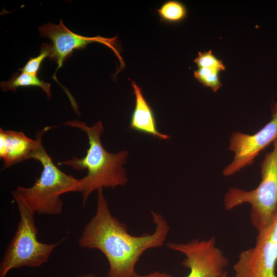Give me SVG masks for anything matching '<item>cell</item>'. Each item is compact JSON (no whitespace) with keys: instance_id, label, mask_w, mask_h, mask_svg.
<instances>
[{"instance_id":"cell-11","label":"cell","mask_w":277,"mask_h":277,"mask_svg":"<svg viewBox=\"0 0 277 277\" xmlns=\"http://www.w3.org/2000/svg\"><path fill=\"white\" fill-rule=\"evenodd\" d=\"M131 85L135 96V106L130 117V129L161 140H169L170 137L168 135L159 131L154 112L145 99L142 89L133 81Z\"/></svg>"},{"instance_id":"cell-14","label":"cell","mask_w":277,"mask_h":277,"mask_svg":"<svg viewBox=\"0 0 277 277\" xmlns=\"http://www.w3.org/2000/svg\"><path fill=\"white\" fill-rule=\"evenodd\" d=\"M52 53V44L43 43L41 47L39 55L34 57H30L26 64L18 69L21 72L37 75L41 66L44 60L50 58Z\"/></svg>"},{"instance_id":"cell-15","label":"cell","mask_w":277,"mask_h":277,"mask_svg":"<svg viewBox=\"0 0 277 277\" xmlns=\"http://www.w3.org/2000/svg\"><path fill=\"white\" fill-rule=\"evenodd\" d=\"M220 71L212 68H198L194 71L195 78L204 86L210 88L214 92L222 86L220 81Z\"/></svg>"},{"instance_id":"cell-19","label":"cell","mask_w":277,"mask_h":277,"mask_svg":"<svg viewBox=\"0 0 277 277\" xmlns=\"http://www.w3.org/2000/svg\"><path fill=\"white\" fill-rule=\"evenodd\" d=\"M221 277H227V274L226 272H225L223 275Z\"/></svg>"},{"instance_id":"cell-4","label":"cell","mask_w":277,"mask_h":277,"mask_svg":"<svg viewBox=\"0 0 277 277\" xmlns=\"http://www.w3.org/2000/svg\"><path fill=\"white\" fill-rule=\"evenodd\" d=\"M261 181L250 191L230 188L225 195L227 210L244 203L251 205L250 217L258 232L264 230L277 214V139L273 149L266 153L261 162Z\"/></svg>"},{"instance_id":"cell-12","label":"cell","mask_w":277,"mask_h":277,"mask_svg":"<svg viewBox=\"0 0 277 277\" xmlns=\"http://www.w3.org/2000/svg\"><path fill=\"white\" fill-rule=\"evenodd\" d=\"M0 86L3 92L8 90L15 92L17 88L22 87H38L45 92L48 99L51 98L50 84L37 75L27 73L15 72L9 80L1 82Z\"/></svg>"},{"instance_id":"cell-6","label":"cell","mask_w":277,"mask_h":277,"mask_svg":"<svg viewBox=\"0 0 277 277\" xmlns=\"http://www.w3.org/2000/svg\"><path fill=\"white\" fill-rule=\"evenodd\" d=\"M277 214L259 232L254 247L242 251L233 269L235 277H276Z\"/></svg>"},{"instance_id":"cell-5","label":"cell","mask_w":277,"mask_h":277,"mask_svg":"<svg viewBox=\"0 0 277 277\" xmlns=\"http://www.w3.org/2000/svg\"><path fill=\"white\" fill-rule=\"evenodd\" d=\"M20 220L16 230L8 245L0 263V277H6L13 269L38 267L47 262L54 249L63 240L44 243L37 240L34 212L16 202Z\"/></svg>"},{"instance_id":"cell-3","label":"cell","mask_w":277,"mask_h":277,"mask_svg":"<svg viewBox=\"0 0 277 277\" xmlns=\"http://www.w3.org/2000/svg\"><path fill=\"white\" fill-rule=\"evenodd\" d=\"M52 128L46 127L38 130L37 146L30 159L41 163L43 169L39 177L30 187L18 186L12 191L15 202L23 204L38 214L56 215L61 213L63 202L61 195L70 192H80L79 179L60 169L53 163L42 143L44 133Z\"/></svg>"},{"instance_id":"cell-10","label":"cell","mask_w":277,"mask_h":277,"mask_svg":"<svg viewBox=\"0 0 277 277\" xmlns=\"http://www.w3.org/2000/svg\"><path fill=\"white\" fill-rule=\"evenodd\" d=\"M38 143L28 136L23 131L6 130L0 128V158L4 161L3 170L30 159Z\"/></svg>"},{"instance_id":"cell-1","label":"cell","mask_w":277,"mask_h":277,"mask_svg":"<svg viewBox=\"0 0 277 277\" xmlns=\"http://www.w3.org/2000/svg\"><path fill=\"white\" fill-rule=\"evenodd\" d=\"M151 214L155 225L154 232L132 235L126 225L112 215L103 188H100L95 213L85 226L78 244L103 253L109 264L107 277H134L138 274L135 266L140 257L149 249L163 246L169 231L168 222L162 214L155 211Z\"/></svg>"},{"instance_id":"cell-8","label":"cell","mask_w":277,"mask_h":277,"mask_svg":"<svg viewBox=\"0 0 277 277\" xmlns=\"http://www.w3.org/2000/svg\"><path fill=\"white\" fill-rule=\"evenodd\" d=\"M277 139V102L271 110V118L253 134L234 132L231 135L229 150L234 156L225 167L223 174L231 176L253 164L260 152Z\"/></svg>"},{"instance_id":"cell-2","label":"cell","mask_w":277,"mask_h":277,"mask_svg":"<svg viewBox=\"0 0 277 277\" xmlns=\"http://www.w3.org/2000/svg\"><path fill=\"white\" fill-rule=\"evenodd\" d=\"M64 125L85 132L88 139L89 148L84 157L73 156L57 163L58 166L66 165L77 171L87 170V174L79 179L84 206L90 194L95 190L109 187L114 189L126 184L128 180L123 165L126 163L128 152L122 150L111 153L105 150L101 141V135L104 130L101 121L92 126H88L78 120L68 121Z\"/></svg>"},{"instance_id":"cell-16","label":"cell","mask_w":277,"mask_h":277,"mask_svg":"<svg viewBox=\"0 0 277 277\" xmlns=\"http://www.w3.org/2000/svg\"><path fill=\"white\" fill-rule=\"evenodd\" d=\"M198 68H212L218 71H224L226 69L222 61L214 56L211 50L204 52H199L194 60Z\"/></svg>"},{"instance_id":"cell-18","label":"cell","mask_w":277,"mask_h":277,"mask_svg":"<svg viewBox=\"0 0 277 277\" xmlns=\"http://www.w3.org/2000/svg\"><path fill=\"white\" fill-rule=\"evenodd\" d=\"M75 277H97L96 275L94 274L93 273H86L83 274L81 275H78L76 276Z\"/></svg>"},{"instance_id":"cell-9","label":"cell","mask_w":277,"mask_h":277,"mask_svg":"<svg viewBox=\"0 0 277 277\" xmlns=\"http://www.w3.org/2000/svg\"><path fill=\"white\" fill-rule=\"evenodd\" d=\"M41 36L52 41V53L49 58L55 62L56 72L72 55L75 50L85 48L94 42L99 43L110 48L118 58L121 67H124V61L117 47V36L108 38L101 36L88 37L75 33L65 26L62 19L58 25L51 23L44 24L38 28Z\"/></svg>"},{"instance_id":"cell-17","label":"cell","mask_w":277,"mask_h":277,"mask_svg":"<svg viewBox=\"0 0 277 277\" xmlns=\"http://www.w3.org/2000/svg\"><path fill=\"white\" fill-rule=\"evenodd\" d=\"M134 277H173L172 275L169 273L165 272H160L159 271H156L147 274L139 275L137 274Z\"/></svg>"},{"instance_id":"cell-7","label":"cell","mask_w":277,"mask_h":277,"mask_svg":"<svg viewBox=\"0 0 277 277\" xmlns=\"http://www.w3.org/2000/svg\"><path fill=\"white\" fill-rule=\"evenodd\" d=\"M166 244L169 249L185 255L182 264L190 270L186 277H221L228 265L227 259L215 246L214 237L203 241L194 239L187 243Z\"/></svg>"},{"instance_id":"cell-13","label":"cell","mask_w":277,"mask_h":277,"mask_svg":"<svg viewBox=\"0 0 277 277\" xmlns=\"http://www.w3.org/2000/svg\"><path fill=\"white\" fill-rule=\"evenodd\" d=\"M156 11L162 22L171 24L183 21L187 14V8L184 4L175 0L165 2Z\"/></svg>"}]
</instances>
